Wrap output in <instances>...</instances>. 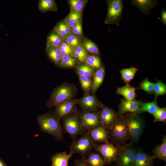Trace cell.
<instances>
[{"instance_id":"83f0119b","label":"cell","mask_w":166,"mask_h":166,"mask_svg":"<svg viewBox=\"0 0 166 166\" xmlns=\"http://www.w3.org/2000/svg\"><path fill=\"white\" fill-rule=\"evenodd\" d=\"M138 69L134 66L123 69L120 71L122 78L126 85H129V82L132 80Z\"/></svg>"},{"instance_id":"d6986e66","label":"cell","mask_w":166,"mask_h":166,"mask_svg":"<svg viewBox=\"0 0 166 166\" xmlns=\"http://www.w3.org/2000/svg\"><path fill=\"white\" fill-rule=\"evenodd\" d=\"M105 70L103 66L97 69L93 73L91 91L94 94L102 84L105 76Z\"/></svg>"},{"instance_id":"7dc6e473","label":"cell","mask_w":166,"mask_h":166,"mask_svg":"<svg viewBox=\"0 0 166 166\" xmlns=\"http://www.w3.org/2000/svg\"></svg>"},{"instance_id":"2e32d148","label":"cell","mask_w":166,"mask_h":166,"mask_svg":"<svg viewBox=\"0 0 166 166\" xmlns=\"http://www.w3.org/2000/svg\"><path fill=\"white\" fill-rule=\"evenodd\" d=\"M154 158L140 148L136 149L134 166H153Z\"/></svg>"},{"instance_id":"1f68e13d","label":"cell","mask_w":166,"mask_h":166,"mask_svg":"<svg viewBox=\"0 0 166 166\" xmlns=\"http://www.w3.org/2000/svg\"><path fill=\"white\" fill-rule=\"evenodd\" d=\"M64 20L71 30L76 23L81 21V14L70 10L68 15Z\"/></svg>"},{"instance_id":"d4e9b609","label":"cell","mask_w":166,"mask_h":166,"mask_svg":"<svg viewBox=\"0 0 166 166\" xmlns=\"http://www.w3.org/2000/svg\"><path fill=\"white\" fill-rule=\"evenodd\" d=\"M64 39L72 33L71 30L65 20L58 23L53 29Z\"/></svg>"},{"instance_id":"d6a6232c","label":"cell","mask_w":166,"mask_h":166,"mask_svg":"<svg viewBox=\"0 0 166 166\" xmlns=\"http://www.w3.org/2000/svg\"><path fill=\"white\" fill-rule=\"evenodd\" d=\"M77 60L71 55L62 56L59 65L62 68H69L74 67Z\"/></svg>"},{"instance_id":"d590c367","label":"cell","mask_w":166,"mask_h":166,"mask_svg":"<svg viewBox=\"0 0 166 166\" xmlns=\"http://www.w3.org/2000/svg\"><path fill=\"white\" fill-rule=\"evenodd\" d=\"M79 78L81 86L85 94H89L92 85L91 78L83 75H79Z\"/></svg>"},{"instance_id":"484cf974","label":"cell","mask_w":166,"mask_h":166,"mask_svg":"<svg viewBox=\"0 0 166 166\" xmlns=\"http://www.w3.org/2000/svg\"><path fill=\"white\" fill-rule=\"evenodd\" d=\"M46 53L49 58L55 64L59 65L62 58L58 48L53 46L46 47Z\"/></svg>"},{"instance_id":"bcb514c9","label":"cell","mask_w":166,"mask_h":166,"mask_svg":"<svg viewBox=\"0 0 166 166\" xmlns=\"http://www.w3.org/2000/svg\"><path fill=\"white\" fill-rule=\"evenodd\" d=\"M164 166H166V165H164Z\"/></svg>"},{"instance_id":"6da1fadb","label":"cell","mask_w":166,"mask_h":166,"mask_svg":"<svg viewBox=\"0 0 166 166\" xmlns=\"http://www.w3.org/2000/svg\"><path fill=\"white\" fill-rule=\"evenodd\" d=\"M60 120L52 112L41 114L38 116L37 119L40 130L52 135L59 141L62 140L64 138Z\"/></svg>"},{"instance_id":"277c9868","label":"cell","mask_w":166,"mask_h":166,"mask_svg":"<svg viewBox=\"0 0 166 166\" xmlns=\"http://www.w3.org/2000/svg\"><path fill=\"white\" fill-rule=\"evenodd\" d=\"M62 120L64 131L74 140L80 135H83L86 130L76 110L65 116Z\"/></svg>"},{"instance_id":"f1b7e54d","label":"cell","mask_w":166,"mask_h":166,"mask_svg":"<svg viewBox=\"0 0 166 166\" xmlns=\"http://www.w3.org/2000/svg\"><path fill=\"white\" fill-rule=\"evenodd\" d=\"M159 108L156 98L153 101L150 102H142L140 112L141 113L147 112L153 115Z\"/></svg>"},{"instance_id":"3957f363","label":"cell","mask_w":166,"mask_h":166,"mask_svg":"<svg viewBox=\"0 0 166 166\" xmlns=\"http://www.w3.org/2000/svg\"><path fill=\"white\" fill-rule=\"evenodd\" d=\"M110 138L116 145L125 144L129 139L126 121L125 116L119 115L111 128L108 130Z\"/></svg>"},{"instance_id":"f546056e","label":"cell","mask_w":166,"mask_h":166,"mask_svg":"<svg viewBox=\"0 0 166 166\" xmlns=\"http://www.w3.org/2000/svg\"><path fill=\"white\" fill-rule=\"evenodd\" d=\"M95 69L88 65L84 63L78 65L76 68V71L79 75H83L91 78Z\"/></svg>"},{"instance_id":"52a82bcc","label":"cell","mask_w":166,"mask_h":166,"mask_svg":"<svg viewBox=\"0 0 166 166\" xmlns=\"http://www.w3.org/2000/svg\"><path fill=\"white\" fill-rule=\"evenodd\" d=\"M132 144L121 146L114 162V166H134L136 148Z\"/></svg>"},{"instance_id":"7c38bea8","label":"cell","mask_w":166,"mask_h":166,"mask_svg":"<svg viewBox=\"0 0 166 166\" xmlns=\"http://www.w3.org/2000/svg\"><path fill=\"white\" fill-rule=\"evenodd\" d=\"M78 104L84 111H97L103 105L95 96L89 94H85L79 99Z\"/></svg>"},{"instance_id":"e0dca14e","label":"cell","mask_w":166,"mask_h":166,"mask_svg":"<svg viewBox=\"0 0 166 166\" xmlns=\"http://www.w3.org/2000/svg\"><path fill=\"white\" fill-rule=\"evenodd\" d=\"M158 3V1L151 0H133L132 6L136 7L143 14H148Z\"/></svg>"},{"instance_id":"74e56055","label":"cell","mask_w":166,"mask_h":166,"mask_svg":"<svg viewBox=\"0 0 166 166\" xmlns=\"http://www.w3.org/2000/svg\"><path fill=\"white\" fill-rule=\"evenodd\" d=\"M64 41L72 48L82 43L80 38L72 33L65 37Z\"/></svg>"},{"instance_id":"ba28073f","label":"cell","mask_w":166,"mask_h":166,"mask_svg":"<svg viewBox=\"0 0 166 166\" xmlns=\"http://www.w3.org/2000/svg\"><path fill=\"white\" fill-rule=\"evenodd\" d=\"M107 13L105 23L119 25L122 15L123 8L121 0H110L107 1Z\"/></svg>"},{"instance_id":"4dcf8cb0","label":"cell","mask_w":166,"mask_h":166,"mask_svg":"<svg viewBox=\"0 0 166 166\" xmlns=\"http://www.w3.org/2000/svg\"><path fill=\"white\" fill-rule=\"evenodd\" d=\"M88 0H70L68 1L70 10L82 14L84 7Z\"/></svg>"},{"instance_id":"ee69618b","label":"cell","mask_w":166,"mask_h":166,"mask_svg":"<svg viewBox=\"0 0 166 166\" xmlns=\"http://www.w3.org/2000/svg\"><path fill=\"white\" fill-rule=\"evenodd\" d=\"M161 22L164 25H166V11L165 8H163L160 13Z\"/></svg>"},{"instance_id":"9a60e30c","label":"cell","mask_w":166,"mask_h":166,"mask_svg":"<svg viewBox=\"0 0 166 166\" xmlns=\"http://www.w3.org/2000/svg\"><path fill=\"white\" fill-rule=\"evenodd\" d=\"M87 132L95 143H103L108 141L109 136L108 131L101 125Z\"/></svg>"},{"instance_id":"e575fe53","label":"cell","mask_w":166,"mask_h":166,"mask_svg":"<svg viewBox=\"0 0 166 166\" xmlns=\"http://www.w3.org/2000/svg\"><path fill=\"white\" fill-rule=\"evenodd\" d=\"M84 63L95 69L97 70L102 66L100 57L94 55H89L86 59Z\"/></svg>"},{"instance_id":"4fadbf2b","label":"cell","mask_w":166,"mask_h":166,"mask_svg":"<svg viewBox=\"0 0 166 166\" xmlns=\"http://www.w3.org/2000/svg\"><path fill=\"white\" fill-rule=\"evenodd\" d=\"M79 99H72L62 102L55 107L53 113L55 116L61 120L65 116L76 110Z\"/></svg>"},{"instance_id":"8992f818","label":"cell","mask_w":166,"mask_h":166,"mask_svg":"<svg viewBox=\"0 0 166 166\" xmlns=\"http://www.w3.org/2000/svg\"><path fill=\"white\" fill-rule=\"evenodd\" d=\"M95 144L87 132L79 138L74 140L69 146L73 154H79L85 159L88 154L94 148Z\"/></svg>"},{"instance_id":"44dd1931","label":"cell","mask_w":166,"mask_h":166,"mask_svg":"<svg viewBox=\"0 0 166 166\" xmlns=\"http://www.w3.org/2000/svg\"><path fill=\"white\" fill-rule=\"evenodd\" d=\"M162 143L156 146L153 150L154 158L166 161V136L164 135Z\"/></svg>"},{"instance_id":"ac0fdd59","label":"cell","mask_w":166,"mask_h":166,"mask_svg":"<svg viewBox=\"0 0 166 166\" xmlns=\"http://www.w3.org/2000/svg\"><path fill=\"white\" fill-rule=\"evenodd\" d=\"M73 154L71 151L68 154L63 151L53 154L51 158V166H68L69 160Z\"/></svg>"},{"instance_id":"7402d4cb","label":"cell","mask_w":166,"mask_h":166,"mask_svg":"<svg viewBox=\"0 0 166 166\" xmlns=\"http://www.w3.org/2000/svg\"><path fill=\"white\" fill-rule=\"evenodd\" d=\"M116 92L118 94L122 95L125 99L128 101L135 99L136 95L135 89L129 84L118 88Z\"/></svg>"},{"instance_id":"7bdbcfd3","label":"cell","mask_w":166,"mask_h":166,"mask_svg":"<svg viewBox=\"0 0 166 166\" xmlns=\"http://www.w3.org/2000/svg\"><path fill=\"white\" fill-rule=\"evenodd\" d=\"M74 166H89L84 159L81 158L80 159L76 160L75 161Z\"/></svg>"},{"instance_id":"9c48e42d","label":"cell","mask_w":166,"mask_h":166,"mask_svg":"<svg viewBox=\"0 0 166 166\" xmlns=\"http://www.w3.org/2000/svg\"><path fill=\"white\" fill-rule=\"evenodd\" d=\"M121 145H115L112 142L108 141L95 144L94 148L102 156L107 164L115 161Z\"/></svg>"},{"instance_id":"836d02e7","label":"cell","mask_w":166,"mask_h":166,"mask_svg":"<svg viewBox=\"0 0 166 166\" xmlns=\"http://www.w3.org/2000/svg\"><path fill=\"white\" fill-rule=\"evenodd\" d=\"M82 44L86 52L97 55L99 54L98 46L91 40L85 38L83 39Z\"/></svg>"},{"instance_id":"f35d334b","label":"cell","mask_w":166,"mask_h":166,"mask_svg":"<svg viewBox=\"0 0 166 166\" xmlns=\"http://www.w3.org/2000/svg\"><path fill=\"white\" fill-rule=\"evenodd\" d=\"M153 116L154 117V122L160 121L165 123L166 121V108H159Z\"/></svg>"},{"instance_id":"7a4b0ae2","label":"cell","mask_w":166,"mask_h":166,"mask_svg":"<svg viewBox=\"0 0 166 166\" xmlns=\"http://www.w3.org/2000/svg\"><path fill=\"white\" fill-rule=\"evenodd\" d=\"M76 91V88L73 85L63 83L53 90L46 102V107L51 109L62 102L73 99Z\"/></svg>"},{"instance_id":"f6af8a7d","label":"cell","mask_w":166,"mask_h":166,"mask_svg":"<svg viewBox=\"0 0 166 166\" xmlns=\"http://www.w3.org/2000/svg\"><path fill=\"white\" fill-rule=\"evenodd\" d=\"M0 166H7L5 162L0 158Z\"/></svg>"},{"instance_id":"ab89813d","label":"cell","mask_w":166,"mask_h":166,"mask_svg":"<svg viewBox=\"0 0 166 166\" xmlns=\"http://www.w3.org/2000/svg\"><path fill=\"white\" fill-rule=\"evenodd\" d=\"M154 83L145 78L140 83L139 88L146 92L151 94L153 93Z\"/></svg>"},{"instance_id":"ffe728a7","label":"cell","mask_w":166,"mask_h":166,"mask_svg":"<svg viewBox=\"0 0 166 166\" xmlns=\"http://www.w3.org/2000/svg\"><path fill=\"white\" fill-rule=\"evenodd\" d=\"M84 160L89 166H105L107 164L102 156L97 152H91Z\"/></svg>"},{"instance_id":"8fae6325","label":"cell","mask_w":166,"mask_h":166,"mask_svg":"<svg viewBox=\"0 0 166 166\" xmlns=\"http://www.w3.org/2000/svg\"><path fill=\"white\" fill-rule=\"evenodd\" d=\"M80 117L87 131L101 125L98 111H82L79 114Z\"/></svg>"},{"instance_id":"5b68a950","label":"cell","mask_w":166,"mask_h":166,"mask_svg":"<svg viewBox=\"0 0 166 166\" xmlns=\"http://www.w3.org/2000/svg\"><path fill=\"white\" fill-rule=\"evenodd\" d=\"M129 140L131 142L137 143L145 126V122L140 114L128 113L125 115Z\"/></svg>"},{"instance_id":"4316f807","label":"cell","mask_w":166,"mask_h":166,"mask_svg":"<svg viewBox=\"0 0 166 166\" xmlns=\"http://www.w3.org/2000/svg\"><path fill=\"white\" fill-rule=\"evenodd\" d=\"M63 41V39L53 30L47 37L46 47L58 48Z\"/></svg>"},{"instance_id":"60d3db41","label":"cell","mask_w":166,"mask_h":166,"mask_svg":"<svg viewBox=\"0 0 166 166\" xmlns=\"http://www.w3.org/2000/svg\"><path fill=\"white\" fill-rule=\"evenodd\" d=\"M58 48L62 56L70 55L73 49L64 41L61 42Z\"/></svg>"},{"instance_id":"30bf717a","label":"cell","mask_w":166,"mask_h":166,"mask_svg":"<svg viewBox=\"0 0 166 166\" xmlns=\"http://www.w3.org/2000/svg\"><path fill=\"white\" fill-rule=\"evenodd\" d=\"M98 111L101 125L108 131L112 127L119 115L110 107L103 105Z\"/></svg>"},{"instance_id":"cb8c5ba5","label":"cell","mask_w":166,"mask_h":166,"mask_svg":"<svg viewBox=\"0 0 166 166\" xmlns=\"http://www.w3.org/2000/svg\"><path fill=\"white\" fill-rule=\"evenodd\" d=\"M38 8L39 10L43 13L55 11L57 10L56 4L54 0H40Z\"/></svg>"},{"instance_id":"8d00e7d4","label":"cell","mask_w":166,"mask_h":166,"mask_svg":"<svg viewBox=\"0 0 166 166\" xmlns=\"http://www.w3.org/2000/svg\"><path fill=\"white\" fill-rule=\"evenodd\" d=\"M153 93L156 96L164 95L166 93V85L160 81L154 83Z\"/></svg>"},{"instance_id":"b9f144b4","label":"cell","mask_w":166,"mask_h":166,"mask_svg":"<svg viewBox=\"0 0 166 166\" xmlns=\"http://www.w3.org/2000/svg\"><path fill=\"white\" fill-rule=\"evenodd\" d=\"M72 34L81 38L83 32L81 21L76 23L71 28Z\"/></svg>"},{"instance_id":"603a6c76","label":"cell","mask_w":166,"mask_h":166,"mask_svg":"<svg viewBox=\"0 0 166 166\" xmlns=\"http://www.w3.org/2000/svg\"><path fill=\"white\" fill-rule=\"evenodd\" d=\"M70 55L80 62L84 63L89 55L85 50L82 43L72 49Z\"/></svg>"},{"instance_id":"5bb4252c","label":"cell","mask_w":166,"mask_h":166,"mask_svg":"<svg viewBox=\"0 0 166 166\" xmlns=\"http://www.w3.org/2000/svg\"><path fill=\"white\" fill-rule=\"evenodd\" d=\"M142 102L135 99L127 100L124 98L121 100L118 107V114L123 115L128 113L140 114V108Z\"/></svg>"}]
</instances>
